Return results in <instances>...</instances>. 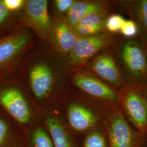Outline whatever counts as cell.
I'll list each match as a JSON object with an SVG mask.
<instances>
[{"instance_id":"cell-10","label":"cell","mask_w":147,"mask_h":147,"mask_svg":"<svg viewBox=\"0 0 147 147\" xmlns=\"http://www.w3.org/2000/svg\"><path fill=\"white\" fill-rule=\"evenodd\" d=\"M30 79L32 90L39 99L45 97L52 88L53 84V71L45 63L37 64L31 69Z\"/></svg>"},{"instance_id":"cell-1","label":"cell","mask_w":147,"mask_h":147,"mask_svg":"<svg viewBox=\"0 0 147 147\" xmlns=\"http://www.w3.org/2000/svg\"><path fill=\"white\" fill-rule=\"evenodd\" d=\"M110 49L128 87L147 84V45L138 35L126 38L118 34Z\"/></svg>"},{"instance_id":"cell-12","label":"cell","mask_w":147,"mask_h":147,"mask_svg":"<svg viewBox=\"0 0 147 147\" xmlns=\"http://www.w3.org/2000/svg\"><path fill=\"white\" fill-rule=\"evenodd\" d=\"M109 15L107 13L90 14L73 27V31L79 37L91 36L106 31L105 22Z\"/></svg>"},{"instance_id":"cell-22","label":"cell","mask_w":147,"mask_h":147,"mask_svg":"<svg viewBox=\"0 0 147 147\" xmlns=\"http://www.w3.org/2000/svg\"><path fill=\"white\" fill-rule=\"evenodd\" d=\"M3 2L7 8L9 10H16L21 7L24 3L22 0H5Z\"/></svg>"},{"instance_id":"cell-25","label":"cell","mask_w":147,"mask_h":147,"mask_svg":"<svg viewBox=\"0 0 147 147\" xmlns=\"http://www.w3.org/2000/svg\"><path fill=\"white\" fill-rule=\"evenodd\" d=\"M135 89H136L137 90H138L141 94L143 95L147 98V84L141 86L140 87H138Z\"/></svg>"},{"instance_id":"cell-21","label":"cell","mask_w":147,"mask_h":147,"mask_svg":"<svg viewBox=\"0 0 147 147\" xmlns=\"http://www.w3.org/2000/svg\"><path fill=\"white\" fill-rule=\"evenodd\" d=\"M75 2V1L73 0H57L55 4L58 11L65 13L68 12Z\"/></svg>"},{"instance_id":"cell-16","label":"cell","mask_w":147,"mask_h":147,"mask_svg":"<svg viewBox=\"0 0 147 147\" xmlns=\"http://www.w3.org/2000/svg\"><path fill=\"white\" fill-rule=\"evenodd\" d=\"M46 122L55 147H73L65 129L57 120L47 118Z\"/></svg>"},{"instance_id":"cell-5","label":"cell","mask_w":147,"mask_h":147,"mask_svg":"<svg viewBox=\"0 0 147 147\" xmlns=\"http://www.w3.org/2000/svg\"><path fill=\"white\" fill-rule=\"evenodd\" d=\"M118 34L105 31L91 36L79 37L70 52L71 63L77 66L84 65L114 42Z\"/></svg>"},{"instance_id":"cell-3","label":"cell","mask_w":147,"mask_h":147,"mask_svg":"<svg viewBox=\"0 0 147 147\" xmlns=\"http://www.w3.org/2000/svg\"><path fill=\"white\" fill-rule=\"evenodd\" d=\"M119 107L126 120L136 130L147 137V98L134 88L120 90Z\"/></svg>"},{"instance_id":"cell-23","label":"cell","mask_w":147,"mask_h":147,"mask_svg":"<svg viewBox=\"0 0 147 147\" xmlns=\"http://www.w3.org/2000/svg\"><path fill=\"white\" fill-rule=\"evenodd\" d=\"M8 14V9L5 7L3 1H0V24H2L5 21Z\"/></svg>"},{"instance_id":"cell-9","label":"cell","mask_w":147,"mask_h":147,"mask_svg":"<svg viewBox=\"0 0 147 147\" xmlns=\"http://www.w3.org/2000/svg\"><path fill=\"white\" fill-rule=\"evenodd\" d=\"M0 102L14 119L21 123H27L31 117L30 111L21 92L10 88L0 94Z\"/></svg>"},{"instance_id":"cell-13","label":"cell","mask_w":147,"mask_h":147,"mask_svg":"<svg viewBox=\"0 0 147 147\" xmlns=\"http://www.w3.org/2000/svg\"><path fill=\"white\" fill-rule=\"evenodd\" d=\"M29 40L27 34H17L0 41V66L16 57Z\"/></svg>"},{"instance_id":"cell-7","label":"cell","mask_w":147,"mask_h":147,"mask_svg":"<svg viewBox=\"0 0 147 147\" xmlns=\"http://www.w3.org/2000/svg\"><path fill=\"white\" fill-rule=\"evenodd\" d=\"M69 123L76 131H90L100 125V117L88 106L73 103L68 110Z\"/></svg>"},{"instance_id":"cell-24","label":"cell","mask_w":147,"mask_h":147,"mask_svg":"<svg viewBox=\"0 0 147 147\" xmlns=\"http://www.w3.org/2000/svg\"><path fill=\"white\" fill-rule=\"evenodd\" d=\"M7 132V127L5 123L0 119V145L5 139Z\"/></svg>"},{"instance_id":"cell-15","label":"cell","mask_w":147,"mask_h":147,"mask_svg":"<svg viewBox=\"0 0 147 147\" xmlns=\"http://www.w3.org/2000/svg\"><path fill=\"white\" fill-rule=\"evenodd\" d=\"M55 40L59 49L64 53L71 52L79 37L64 24H59L54 31Z\"/></svg>"},{"instance_id":"cell-2","label":"cell","mask_w":147,"mask_h":147,"mask_svg":"<svg viewBox=\"0 0 147 147\" xmlns=\"http://www.w3.org/2000/svg\"><path fill=\"white\" fill-rule=\"evenodd\" d=\"M109 147H147V137L136 130L120 109L107 114L105 121Z\"/></svg>"},{"instance_id":"cell-4","label":"cell","mask_w":147,"mask_h":147,"mask_svg":"<svg viewBox=\"0 0 147 147\" xmlns=\"http://www.w3.org/2000/svg\"><path fill=\"white\" fill-rule=\"evenodd\" d=\"M75 85L86 94L105 104L109 111L120 109V91L106 84L94 75L78 74L74 76Z\"/></svg>"},{"instance_id":"cell-6","label":"cell","mask_w":147,"mask_h":147,"mask_svg":"<svg viewBox=\"0 0 147 147\" xmlns=\"http://www.w3.org/2000/svg\"><path fill=\"white\" fill-rule=\"evenodd\" d=\"M92 59L89 68L99 79L119 91L127 86L122 78L110 47L100 51Z\"/></svg>"},{"instance_id":"cell-19","label":"cell","mask_w":147,"mask_h":147,"mask_svg":"<svg viewBox=\"0 0 147 147\" xmlns=\"http://www.w3.org/2000/svg\"><path fill=\"white\" fill-rule=\"evenodd\" d=\"M32 142L34 147H53L51 138L42 128H38L33 132Z\"/></svg>"},{"instance_id":"cell-14","label":"cell","mask_w":147,"mask_h":147,"mask_svg":"<svg viewBox=\"0 0 147 147\" xmlns=\"http://www.w3.org/2000/svg\"><path fill=\"white\" fill-rule=\"evenodd\" d=\"M47 1L30 0L26 4L27 14L32 22L39 29L46 31L50 25Z\"/></svg>"},{"instance_id":"cell-8","label":"cell","mask_w":147,"mask_h":147,"mask_svg":"<svg viewBox=\"0 0 147 147\" xmlns=\"http://www.w3.org/2000/svg\"><path fill=\"white\" fill-rule=\"evenodd\" d=\"M121 8V1L100 2L95 1H75L68 12L67 21L69 24L75 26L86 16L92 13H114V8Z\"/></svg>"},{"instance_id":"cell-18","label":"cell","mask_w":147,"mask_h":147,"mask_svg":"<svg viewBox=\"0 0 147 147\" xmlns=\"http://www.w3.org/2000/svg\"><path fill=\"white\" fill-rule=\"evenodd\" d=\"M125 20L123 16L117 13L111 14L106 20V31L112 34H119Z\"/></svg>"},{"instance_id":"cell-11","label":"cell","mask_w":147,"mask_h":147,"mask_svg":"<svg viewBox=\"0 0 147 147\" xmlns=\"http://www.w3.org/2000/svg\"><path fill=\"white\" fill-rule=\"evenodd\" d=\"M121 5L136 24L138 35L147 45V0L121 1Z\"/></svg>"},{"instance_id":"cell-17","label":"cell","mask_w":147,"mask_h":147,"mask_svg":"<svg viewBox=\"0 0 147 147\" xmlns=\"http://www.w3.org/2000/svg\"><path fill=\"white\" fill-rule=\"evenodd\" d=\"M84 147H109L107 136L96 129L90 131L85 137Z\"/></svg>"},{"instance_id":"cell-20","label":"cell","mask_w":147,"mask_h":147,"mask_svg":"<svg viewBox=\"0 0 147 147\" xmlns=\"http://www.w3.org/2000/svg\"><path fill=\"white\" fill-rule=\"evenodd\" d=\"M119 34L126 38H132L138 34V28L135 22L132 20H125Z\"/></svg>"}]
</instances>
